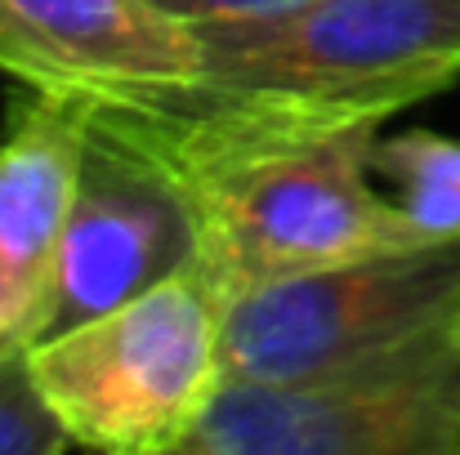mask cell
I'll use <instances>...</instances> for the list:
<instances>
[{"mask_svg": "<svg viewBox=\"0 0 460 455\" xmlns=\"http://www.w3.org/2000/svg\"><path fill=\"white\" fill-rule=\"evenodd\" d=\"M170 13L188 18L192 27H219V22H251V18H273L287 9H300L308 0H161Z\"/></svg>", "mask_w": 460, "mask_h": 455, "instance_id": "cell-11", "label": "cell"}, {"mask_svg": "<svg viewBox=\"0 0 460 455\" xmlns=\"http://www.w3.org/2000/svg\"><path fill=\"white\" fill-rule=\"evenodd\" d=\"M201 31L161 0H0V76L85 108H161L201 81Z\"/></svg>", "mask_w": 460, "mask_h": 455, "instance_id": "cell-6", "label": "cell"}, {"mask_svg": "<svg viewBox=\"0 0 460 455\" xmlns=\"http://www.w3.org/2000/svg\"><path fill=\"white\" fill-rule=\"evenodd\" d=\"M188 455H460V366L224 380Z\"/></svg>", "mask_w": 460, "mask_h": 455, "instance_id": "cell-5", "label": "cell"}, {"mask_svg": "<svg viewBox=\"0 0 460 455\" xmlns=\"http://www.w3.org/2000/svg\"><path fill=\"white\" fill-rule=\"evenodd\" d=\"M67 447L72 438L36 393L27 348L0 353V455H58Z\"/></svg>", "mask_w": 460, "mask_h": 455, "instance_id": "cell-9", "label": "cell"}, {"mask_svg": "<svg viewBox=\"0 0 460 455\" xmlns=\"http://www.w3.org/2000/svg\"><path fill=\"white\" fill-rule=\"evenodd\" d=\"M90 126L174 183L197 232L192 268L219 303L282 277L420 246L398 197L371 188L380 130H287L197 103L90 108Z\"/></svg>", "mask_w": 460, "mask_h": 455, "instance_id": "cell-1", "label": "cell"}, {"mask_svg": "<svg viewBox=\"0 0 460 455\" xmlns=\"http://www.w3.org/2000/svg\"><path fill=\"white\" fill-rule=\"evenodd\" d=\"M197 232L174 183L148 156L90 126L63 223L54 291L40 339L99 317L161 277L192 268Z\"/></svg>", "mask_w": 460, "mask_h": 455, "instance_id": "cell-7", "label": "cell"}, {"mask_svg": "<svg viewBox=\"0 0 460 455\" xmlns=\"http://www.w3.org/2000/svg\"><path fill=\"white\" fill-rule=\"evenodd\" d=\"M371 170L389 183H460V139L434 135V130H407L376 139Z\"/></svg>", "mask_w": 460, "mask_h": 455, "instance_id": "cell-10", "label": "cell"}, {"mask_svg": "<svg viewBox=\"0 0 460 455\" xmlns=\"http://www.w3.org/2000/svg\"><path fill=\"white\" fill-rule=\"evenodd\" d=\"M27 366L72 447L188 451L228 380L224 303L197 268H179L99 317L36 339Z\"/></svg>", "mask_w": 460, "mask_h": 455, "instance_id": "cell-4", "label": "cell"}, {"mask_svg": "<svg viewBox=\"0 0 460 455\" xmlns=\"http://www.w3.org/2000/svg\"><path fill=\"white\" fill-rule=\"evenodd\" d=\"M201 31L197 108L287 130H380L460 81V0H308Z\"/></svg>", "mask_w": 460, "mask_h": 455, "instance_id": "cell-2", "label": "cell"}, {"mask_svg": "<svg viewBox=\"0 0 460 455\" xmlns=\"http://www.w3.org/2000/svg\"><path fill=\"white\" fill-rule=\"evenodd\" d=\"M85 103L18 90L0 121V353L40 339L85 152Z\"/></svg>", "mask_w": 460, "mask_h": 455, "instance_id": "cell-8", "label": "cell"}, {"mask_svg": "<svg viewBox=\"0 0 460 455\" xmlns=\"http://www.w3.org/2000/svg\"><path fill=\"white\" fill-rule=\"evenodd\" d=\"M420 366H460V241L380 250L224 303L228 380L296 384Z\"/></svg>", "mask_w": 460, "mask_h": 455, "instance_id": "cell-3", "label": "cell"}]
</instances>
